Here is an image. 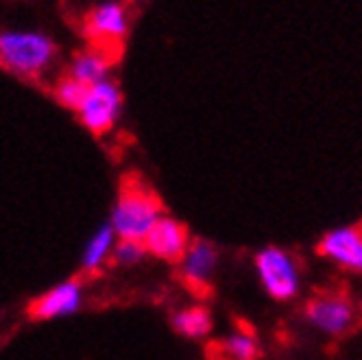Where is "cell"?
Masks as SVG:
<instances>
[{"mask_svg": "<svg viewBox=\"0 0 362 360\" xmlns=\"http://www.w3.org/2000/svg\"><path fill=\"white\" fill-rule=\"evenodd\" d=\"M164 216V205L142 177L129 175L112 208L110 225L122 240H144L151 227Z\"/></svg>", "mask_w": 362, "mask_h": 360, "instance_id": "cell-1", "label": "cell"}, {"mask_svg": "<svg viewBox=\"0 0 362 360\" xmlns=\"http://www.w3.org/2000/svg\"><path fill=\"white\" fill-rule=\"evenodd\" d=\"M57 46L37 31H7L0 33V68L11 74L35 79L55 59Z\"/></svg>", "mask_w": 362, "mask_h": 360, "instance_id": "cell-2", "label": "cell"}, {"mask_svg": "<svg viewBox=\"0 0 362 360\" xmlns=\"http://www.w3.org/2000/svg\"><path fill=\"white\" fill-rule=\"evenodd\" d=\"M305 317L317 330L334 339L347 337L358 325L356 303L349 291L341 284L315 289L305 301Z\"/></svg>", "mask_w": 362, "mask_h": 360, "instance_id": "cell-3", "label": "cell"}, {"mask_svg": "<svg viewBox=\"0 0 362 360\" xmlns=\"http://www.w3.org/2000/svg\"><path fill=\"white\" fill-rule=\"evenodd\" d=\"M255 269L264 291L273 299L288 301L299 293L301 273L293 253L279 247H267L255 255Z\"/></svg>", "mask_w": 362, "mask_h": 360, "instance_id": "cell-4", "label": "cell"}, {"mask_svg": "<svg viewBox=\"0 0 362 360\" xmlns=\"http://www.w3.org/2000/svg\"><path fill=\"white\" fill-rule=\"evenodd\" d=\"M120 112H122V94L118 86L110 79L90 86L79 110H76L81 122L86 124V129H90L94 136L110 134L120 118Z\"/></svg>", "mask_w": 362, "mask_h": 360, "instance_id": "cell-5", "label": "cell"}, {"mask_svg": "<svg viewBox=\"0 0 362 360\" xmlns=\"http://www.w3.org/2000/svg\"><path fill=\"white\" fill-rule=\"evenodd\" d=\"M129 29V16L122 3H103L94 7L86 18V33L92 44L107 53L110 57H118L124 35Z\"/></svg>", "mask_w": 362, "mask_h": 360, "instance_id": "cell-6", "label": "cell"}, {"mask_svg": "<svg viewBox=\"0 0 362 360\" xmlns=\"http://www.w3.org/2000/svg\"><path fill=\"white\" fill-rule=\"evenodd\" d=\"M142 243H144L146 253L155 255V258H160L164 262L179 265L184 260L192 238H190V231L184 223L164 214L151 227V231Z\"/></svg>", "mask_w": 362, "mask_h": 360, "instance_id": "cell-7", "label": "cell"}, {"mask_svg": "<svg viewBox=\"0 0 362 360\" xmlns=\"http://www.w3.org/2000/svg\"><path fill=\"white\" fill-rule=\"evenodd\" d=\"M317 253L345 271L362 273V221L327 231L317 245Z\"/></svg>", "mask_w": 362, "mask_h": 360, "instance_id": "cell-8", "label": "cell"}, {"mask_svg": "<svg viewBox=\"0 0 362 360\" xmlns=\"http://www.w3.org/2000/svg\"><path fill=\"white\" fill-rule=\"evenodd\" d=\"M181 265V279L197 295H210L212 277L218 265V251L212 243L197 238L190 243Z\"/></svg>", "mask_w": 362, "mask_h": 360, "instance_id": "cell-9", "label": "cell"}, {"mask_svg": "<svg viewBox=\"0 0 362 360\" xmlns=\"http://www.w3.org/2000/svg\"><path fill=\"white\" fill-rule=\"evenodd\" d=\"M83 303V286L79 279H66L31 301L29 315L37 321L70 317Z\"/></svg>", "mask_w": 362, "mask_h": 360, "instance_id": "cell-10", "label": "cell"}, {"mask_svg": "<svg viewBox=\"0 0 362 360\" xmlns=\"http://www.w3.org/2000/svg\"><path fill=\"white\" fill-rule=\"evenodd\" d=\"M205 356H208V360H257L260 343H257L253 327L240 321L231 334L212 341L205 347Z\"/></svg>", "mask_w": 362, "mask_h": 360, "instance_id": "cell-11", "label": "cell"}, {"mask_svg": "<svg viewBox=\"0 0 362 360\" xmlns=\"http://www.w3.org/2000/svg\"><path fill=\"white\" fill-rule=\"evenodd\" d=\"M118 243L116 231L112 229L110 223L100 225L94 234L88 238L83 253H81V269L83 273H98L103 267H105L112 255H114V247Z\"/></svg>", "mask_w": 362, "mask_h": 360, "instance_id": "cell-12", "label": "cell"}, {"mask_svg": "<svg viewBox=\"0 0 362 360\" xmlns=\"http://www.w3.org/2000/svg\"><path fill=\"white\" fill-rule=\"evenodd\" d=\"M112 64H114V57H110L107 53H103L98 48L83 50V53H79L72 59L68 76H72L74 81H79L90 88L100 81H107Z\"/></svg>", "mask_w": 362, "mask_h": 360, "instance_id": "cell-13", "label": "cell"}, {"mask_svg": "<svg viewBox=\"0 0 362 360\" xmlns=\"http://www.w3.org/2000/svg\"><path fill=\"white\" fill-rule=\"evenodd\" d=\"M173 330L186 339H203L212 332V315L205 306H188L173 315Z\"/></svg>", "mask_w": 362, "mask_h": 360, "instance_id": "cell-14", "label": "cell"}, {"mask_svg": "<svg viewBox=\"0 0 362 360\" xmlns=\"http://www.w3.org/2000/svg\"><path fill=\"white\" fill-rule=\"evenodd\" d=\"M86 92H88V86L74 81L72 76H66V79L57 81V86H55L57 103H59V105H64V108H68V110H74V112L79 110Z\"/></svg>", "mask_w": 362, "mask_h": 360, "instance_id": "cell-15", "label": "cell"}, {"mask_svg": "<svg viewBox=\"0 0 362 360\" xmlns=\"http://www.w3.org/2000/svg\"><path fill=\"white\" fill-rule=\"evenodd\" d=\"M144 255H146V249H144L142 240H122V238H118V243L114 247L112 260L116 265H122V267H132V265H138Z\"/></svg>", "mask_w": 362, "mask_h": 360, "instance_id": "cell-16", "label": "cell"}, {"mask_svg": "<svg viewBox=\"0 0 362 360\" xmlns=\"http://www.w3.org/2000/svg\"><path fill=\"white\" fill-rule=\"evenodd\" d=\"M360 313H362V308H360Z\"/></svg>", "mask_w": 362, "mask_h": 360, "instance_id": "cell-17", "label": "cell"}]
</instances>
